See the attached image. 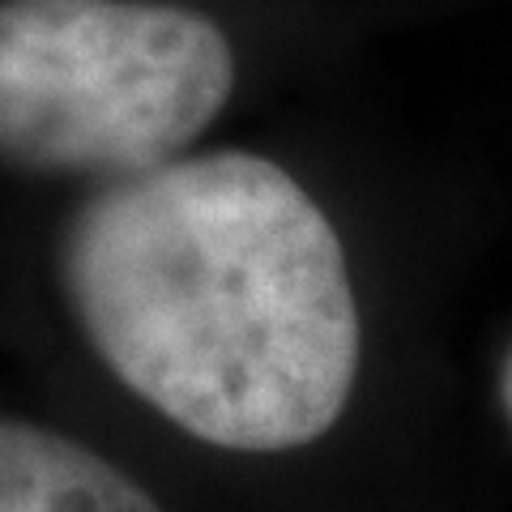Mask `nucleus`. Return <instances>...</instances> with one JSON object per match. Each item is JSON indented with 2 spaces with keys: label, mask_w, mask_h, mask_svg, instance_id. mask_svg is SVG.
<instances>
[{
  "label": "nucleus",
  "mask_w": 512,
  "mask_h": 512,
  "mask_svg": "<svg viewBox=\"0 0 512 512\" xmlns=\"http://www.w3.org/2000/svg\"><path fill=\"white\" fill-rule=\"evenodd\" d=\"M504 406H508V419H512V355H508V363H504Z\"/></svg>",
  "instance_id": "obj_4"
},
{
  "label": "nucleus",
  "mask_w": 512,
  "mask_h": 512,
  "mask_svg": "<svg viewBox=\"0 0 512 512\" xmlns=\"http://www.w3.org/2000/svg\"><path fill=\"white\" fill-rule=\"evenodd\" d=\"M60 278L99 359L205 444L286 453L350 402L359 308L342 239L261 154L107 180L64 227Z\"/></svg>",
  "instance_id": "obj_1"
},
{
  "label": "nucleus",
  "mask_w": 512,
  "mask_h": 512,
  "mask_svg": "<svg viewBox=\"0 0 512 512\" xmlns=\"http://www.w3.org/2000/svg\"><path fill=\"white\" fill-rule=\"evenodd\" d=\"M235 90L222 30L154 0L0 5V163L103 175L180 158Z\"/></svg>",
  "instance_id": "obj_2"
},
{
  "label": "nucleus",
  "mask_w": 512,
  "mask_h": 512,
  "mask_svg": "<svg viewBox=\"0 0 512 512\" xmlns=\"http://www.w3.org/2000/svg\"><path fill=\"white\" fill-rule=\"evenodd\" d=\"M0 512H163L86 444L0 419Z\"/></svg>",
  "instance_id": "obj_3"
}]
</instances>
